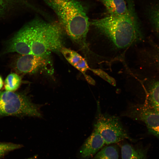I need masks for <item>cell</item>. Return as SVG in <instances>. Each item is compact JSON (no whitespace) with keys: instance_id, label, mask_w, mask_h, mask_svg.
Returning a JSON list of instances; mask_svg holds the SVG:
<instances>
[{"instance_id":"obj_21","label":"cell","mask_w":159,"mask_h":159,"mask_svg":"<svg viewBox=\"0 0 159 159\" xmlns=\"http://www.w3.org/2000/svg\"><path fill=\"white\" fill-rule=\"evenodd\" d=\"M27 159H35L33 158H29Z\"/></svg>"},{"instance_id":"obj_7","label":"cell","mask_w":159,"mask_h":159,"mask_svg":"<svg viewBox=\"0 0 159 159\" xmlns=\"http://www.w3.org/2000/svg\"><path fill=\"white\" fill-rule=\"evenodd\" d=\"M121 116L143 122L149 132L159 139V112L146 104H130Z\"/></svg>"},{"instance_id":"obj_2","label":"cell","mask_w":159,"mask_h":159,"mask_svg":"<svg viewBox=\"0 0 159 159\" xmlns=\"http://www.w3.org/2000/svg\"><path fill=\"white\" fill-rule=\"evenodd\" d=\"M44 0L55 12L71 39L82 48L87 47L90 23L82 4L76 0Z\"/></svg>"},{"instance_id":"obj_20","label":"cell","mask_w":159,"mask_h":159,"mask_svg":"<svg viewBox=\"0 0 159 159\" xmlns=\"http://www.w3.org/2000/svg\"><path fill=\"white\" fill-rule=\"evenodd\" d=\"M158 61L159 64V53H158Z\"/></svg>"},{"instance_id":"obj_16","label":"cell","mask_w":159,"mask_h":159,"mask_svg":"<svg viewBox=\"0 0 159 159\" xmlns=\"http://www.w3.org/2000/svg\"><path fill=\"white\" fill-rule=\"evenodd\" d=\"M21 82V78L19 75L14 73H11L5 80L4 88L6 91L14 92L19 88Z\"/></svg>"},{"instance_id":"obj_6","label":"cell","mask_w":159,"mask_h":159,"mask_svg":"<svg viewBox=\"0 0 159 159\" xmlns=\"http://www.w3.org/2000/svg\"><path fill=\"white\" fill-rule=\"evenodd\" d=\"M14 68L16 72L22 74L40 73L52 75L54 73L50 53L42 55L20 54L15 60Z\"/></svg>"},{"instance_id":"obj_4","label":"cell","mask_w":159,"mask_h":159,"mask_svg":"<svg viewBox=\"0 0 159 159\" xmlns=\"http://www.w3.org/2000/svg\"><path fill=\"white\" fill-rule=\"evenodd\" d=\"M41 106L33 103L26 92L0 91V117H41Z\"/></svg>"},{"instance_id":"obj_1","label":"cell","mask_w":159,"mask_h":159,"mask_svg":"<svg viewBox=\"0 0 159 159\" xmlns=\"http://www.w3.org/2000/svg\"><path fill=\"white\" fill-rule=\"evenodd\" d=\"M133 11L126 14L109 15L94 19L91 24L104 37L109 46L117 51L125 50L142 38V34Z\"/></svg>"},{"instance_id":"obj_14","label":"cell","mask_w":159,"mask_h":159,"mask_svg":"<svg viewBox=\"0 0 159 159\" xmlns=\"http://www.w3.org/2000/svg\"><path fill=\"white\" fill-rule=\"evenodd\" d=\"M147 97L145 104L159 112V81L153 82L149 86Z\"/></svg>"},{"instance_id":"obj_13","label":"cell","mask_w":159,"mask_h":159,"mask_svg":"<svg viewBox=\"0 0 159 159\" xmlns=\"http://www.w3.org/2000/svg\"><path fill=\"white\" fill-rule=\"evenodd\" d=\"M105 7L109 15L114 16L123 15L127 14V8L124 0H100Z\"/></svg>"},{"instance_id":"obj_8","label":"cell","mask_w":159,"mask_h":159,"mask_svg":"<svg viewBox=\"0 0 159 159\" xmlns=\"http://www.w3.org/2000/svg\"><path fill=\"white\" fill-rule=\"evenodd\" d=\"M61 52L70 64L82 74L90 84L95 85V82L90 76L86 74L88 70H90L110 84L113 82L114 78L102 70L90 68L85 59L76 51L63 47Z\"/></svg>"},{"instance_id":"obj_19","label":"cell","mask_w":159,"mask_h":159,"mask_svg":"<svg viewBox=\"0 0 159 159\" xmlns=\"http://www.w3.org/2000/svg\"><path fill=\"white\" fill-rule=\"evenodd\" d=\"M4 82L3 79L1 77L0 75V90H1L3 87Z\"/></svg>"},{"instance_id":"obj_18","label":"cell","mask_w":159,"mask_h":159,"mask_svg":"<svg viewBox=\"0 0 159 159\" xmlns=\"http://www.w3.org/2000/svg\"><path fill=\"white\" fill-rule=\"evenodd\" d=\"M150 16L152 24L159 34V4L151 10Z\"/></svg>"},{"instance_id":"obj_5","label":"cell","mask_w":159,"mask_h":159,"mask_svg":"<svg viewBox=\"0 0 159 159\" xmlns=\"http://www.w3.org/2000/svg\"><path fill=\"white\" fill-rule=\"evenodd\" d=\"M99 104L97 103L94 128L102 137L105 143H115L125 139L135 141V140L129 135L119 118L107 113H102Z\"/></svg>"},{"instance_id":"obj_15","label":"cell","mask_w":159,"mask_h":159,"mask_svg":"<svg viewBox=\"0 0 159 159\" xmlns=\"http://www.w3.org/2000/svg\"><path fill=\"white\" fill-rule=\"evenodd\" d=\"M119 150L115 145H111L101 149L94 156V159H119Z\"/></svg>"},{"instance_id":"obj_10","label":"cell","mask_w":159,"mask_h":159,"mask_svg":"<svg viewBox=\"0 0 159 159\" xmlns=\"http://www.w3.org/2000/svg\"><path fill=\"white\" fill-rule=\"evenodd\" d=\"M31 7L28 0H0V22L16 17Z\"/></svg>"},{"instance_id":"obj_17","label":"cell","mask_w":159,"mask_h":159,"mask_svg":"<svg viewBox=\"0 0 159 159\" xmlns=\"http://www.w3.org/2000/svg\"><path fill=\"white\" fill-rule=\"evenodd\" d=\"M23 145L11 143L0 142V158L8 152L22 148Z\"/></svg>"},{"instance_id":"obj_11","label":"cell","mask_w":159,"mask_h":159,"mask_svg":"<svg viewBox=\"0 0 159 159\" xmlns=\"http://www.w3.org/2000/svg\"><path fill=\"white\" fill-rule=\"evenodd\" d=\"M105 144L101 136L94 130L81 147L79 154L81 159L93 157Z\"/></svg>"},{"instance_id":"obj_12","label":"cell","mask_w":159,"mask_h":159,"mask_svg":"<svg viewBox=\"0 0 159 159\" xmlns=\"http://www.w3.org/2000/svg\"><path fill=\"white\" fill-rule=\"evenodd\" d=\"M146 149L125 143L121 147V159H146Z\"/></svg>"},{"instance_id":"obj_9","label":"cell","mask_w":159,"mask_h":159,"mask_svg":"<svg viewBox=\"0 0 159 159\" xmlns=\"http://www.w3.org/2000/svg\"><path fill=\"white\" fill-rule=\"evenodd\" d=\"M29 22L6 43L4 53L16 52L20 54H30L32 27Z\"/></svg>"},{"instance_id":"obj_3","label":"cell","mask_w":159,"mask_h":159,"mask_svg":"<svg viewBox=\"0 0 159 159\" xmlns=\"http://www.w3.org/2000/svg\"><path fill=\"white\" fill-rule=\"evenodd\" d=\"M30 54L42 55L60 52L63 47V29L60 24L35 19L30 21Z\"/></svg>"}]
</instances>
